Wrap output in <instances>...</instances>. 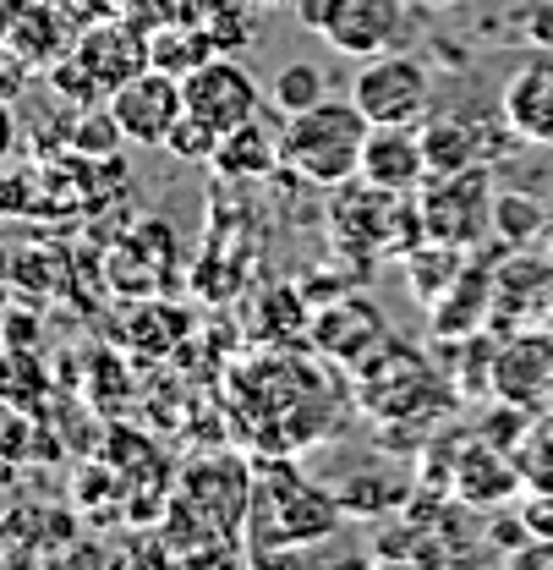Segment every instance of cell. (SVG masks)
Segmentation results:
<instances>
[{
  "mask_svg": "<svg viewBox=\"0 0 553 570\" xmlns=\"http://www.w3.org/2000/svg\"><path fill=\"white\" fill-rule=\"evenodd\" d=\"M422 142H427V165L433 176H455V170H472V165H493L504 148L487 142V127L477 121H461V116H438V121H422ZM427 176V181H433Z\"/></svg>",
  "mask_w": 553,
  "mask_h": 570,
  "instance_id": "e0dca14e",
  "label": "cell"
},
{
  "mask_svg": "<svg viewBox=\"0 0 553 570\" xmlns=\"http://www.w3.org/2000/svg\"><path fill=\"white\" fill-rule=\"evenodd\" d=\"M526 39L553 50V0H526Z\"/></svg>",
  "mask_w": 553,
  "mask_h": 570,
  "instance_id": "cb8c5ba5",
  "label": "cell"
},
{
  "mask_svg": "<svg viewBox=\"0 0 553 570\" xmlns=\"http://www.w3.org/2000/svg\"><path fill=\"white\" fill-rule=\"evenodd\" d=\"M296 11L350 61L395 50L412 22V0H296Z\"/></svg>",
  "mask_w": 553,
  "mask_h": 570,
  "instance_id": "8992f818",
  "label": "cell"
},
{
  "mask_svg": "<svg viewBox=\"0 0 553 570\" xmlns=\"http://www.w3.org/2000/svg\"><path fill=\"white\" fill-rule=\"evenodd\" d=\"M521 483H526V472H521V461H515L504 444L477 439V444H466L461 461H455V494L466 499V504H477V510L515 499Z\"/></svg>",
  "mask_w": 553,
  "mask_h": 570,
  "instance_id": "9a60e30c",
  "label": "cell"
},
{
  "mask_svg": "<svg viewBox=\"0 0 553 570\" xmlns=\"http://www.w3.org/2000/svg\"><path fill=\"white\" fill-rule=\"evenodd\" d=\"M350 99L362 105L373 127H412V121H427L433 110V71L406 50L367 56L350 77Z\"/></svg>",
  "mask_w": 553,
  "mask_h": 570,
  "instance_id": "52a82bcc",
  "label": "cell"
},
{
  "mask_svg": "<svg viewBox=\"0 0 553 570\" xmlns=\"http://www.w3.org/2000/svg\"><path fill=\"white\" fill-rule=\"evenodd\" d=\"M416 209H422V236L427 242H444V247H483L493 236V209H498V193L487 181V165L472 170H455V176H433L422 193H416Z\"/></svg>",
  "mask_w": 553,
  "mask_h": 570,
  "instance_id": "5b68a950",
  "label": "cell"
},
{
  "mask_svg": "<svg viewBox=\"0 0 553 570\" xmlns=\"http://www.w3.org/2000/svg\"><path fill=\"white\" fill-rule=\"evenodd\" d=\"M11 132H17V127H11V110H6V99H0V159H6V148H11Z\"/></svg>",
  "mask_w": 553,
  "mask_h": 570,
  "instance_id": "484cf974",
  "label": "cell"
},
{
  "mask_svg": "<svg viewBox=\"0 0 553 570\" xmlns=\"http://www.w3.org/2000/svg\"><path fill=\"white\" fill-rule=\"evenodd\" d=\"M105 105H110L116 127L127 132V142H138V148H165L170 127L187 116L181 77H170V71H159V67L127 77V82H121V88H116Z\"/></svg>",
  "mask_w": 553,
  "mask_h": 570,
  "instance_id": "30bf717a",
  "label": "cell"
},
{
  "mask_svg": "<svg viewBox=\"0 0 553 570\" xmlns=\"http://www.w3.org/2000/svg\"><path fill=\"white\" fill-rule=\"evenodd\" d=\"M373 132V121L362 116L356 99H318L313 110L279 116V154H285V176H296L302 187H324L335 193L362 170V142Z\"/></svg>",
  "mask_w": 553,
  "mask_h": 570,
  "instance_id": "7a4b0ae2",
  "label": "cell"
},
{
  "mask_svg": "<svg viewBox=\"0 0 553 570\" xmlns=\"http://www.w3.org/2000/svg\"><path fill=\"white\" fill-rule=\"evenodd\" d=\"M165 148H170L176 159H192V165H208V159H214V148H219V132H214V127H204L198 116H181V121L170 127V138H165Z\"/></svg>",
  "mask_w": 553,
  "mask_h": 570,
  "instance_id": "603a6c76",
  "label": "cell"
},
{
  "mask_svg": "<svg viewBox=\"0 0 553 570\" xmlns=\"http://www.w3.org/2000/svg\"><path fill=\"white\" fill-rule=\"evenodd\" d=\"M510 560H515V566H553V543H526V549H515V554H510Z\"/></svg>",
  "mask_w": 553,
  "mask_h": 570,
  "instance_id": "d4e9b609",
  "label": "cell"
},
{
  "mask_svg": "<svg viewBox=\"0 0 553 570\" xmlns=\"http://www.w3.org/2000/svg\"><path fill=\"white\" fill-rule=\"evenodd\" d=\"M269 99H275L279 116L313 110L318 99H329V94H324V67H318V61H290V67H279L275 82H269Z\"/></svg>",
  "mask_w": 553,
  "mask_h": 570,
  "instance_id": "ffe728a7",
  "label": "cell"
},
{
  "mask_svg": "<svg viewBox=\"0 0 553 570\" xmlns=\"http://www.w3.org/2000/svg\"><path fill=\"white\" fill-rule=\"evenodd\" d=\"M384 341H389V324H384V313L367 296H340V302L313 313V346L324 356H335V362L362 367Z\"/></svg>",
  "mask_w": 553,
  "mask_h": 570,
  "instance_id": "4fadbf2b",
  "label": "cell"
},
{
  "mask_svg": "<svg viewBox=\"0 0 553 570\" xmlns=\"http://www.w3.org/2000/svg\"><path fill=\"white\" fill-rule=\"evenodd\" d=\"M208 165H214L219 176H230V181H264V176H275V170H285L279 127H269V116L258 110L253 121H241L236 132L219 138V148H214Z\"/></svg>",
  "mask_w": 553,
  "mask_h": 570,
  "instance_id": "2e32d148",
  "label": "cell"
},
{
  "mask_svg": "<svg viewBox=\"0 0 553 570\" xmlns=\"http://www.w3.org/2000/svg\"><path fill=\"white\" fill-rule=\"evenodd\" d=\"M367 181L389 187V193H422L433 165H427V142H422V121L412 127H373L362 142V170Z\"/></svg>",
  "mask_w": 553,
  "mask_h": 570,
  "instance_id": "5bb4252c",
  "label": "cell"
},
{
  "mask_svg": "<svg viewBox=\"0 0 553 570\" xmlns=\"http://www.w3.org/2000/svg\"><path fill=\"white\" fill-rule=\"evenodd\" d=\"M181 94H187V116H198L219 138L236 132L241 121H253V116L264 110L258 77L241 67V61H230V56H214V61H204L192 77H181Z\"/></svg>",
  "mask_w": 553,
  "mask_h": 570,
  "instance_id": "9c48e42d",
  "label": "cell"
},
{
  "mask_svg": "<svg viewBox=\"0 0 553 570\" xmlns=\"http://www.w3.org/2000/svg\"><path fill=\"white\" fill-rule=\"evenodd\" d=\"M422 6H455V0H422Z\"/></svg>",
  "mask_w": 553,
  "mask_h": 570,
  "instance_id": "4316f807",
  "label": "cell"
},
{
  "mask_svg": "<svg viewBox=\"0 0 553 570\" xmlns=\"http://www.w3.org/2000/svg\"><path fill=\"white\" fill-rule=\"evenodd\" d=\"M515 461H521L526 483H537L543 494H553V417H543V423H526Z\"/></svg>",
  "mask_w": 553,
  "mask_h": 570,
  "instance_id": "7402d4cb",
  "label": "cell"
},
{
  "mask_svg": "<svg viewBox=\"0 0 553 570\" xmlns=\"http://www.w3.org/2000/svg\"><path fill=\"white\" fill-rule=\"evenodd\" d=\"M71 56L88 67V77H93V82L105 88V99H110L127 77L148 71V33H142L138 22H127V17H110V22L82 28V39L71 45Z\"/></svg>",
  "mask_w": 553,
  "mask_h": 570,
  "instance_id": "7c38bea8",
  "label": "cell"
},
{
  "mask_svg": "<svg viewBox=\"0 0 553 570\" xmlns=\"http://www.w3.org/2000/svg\"><path fill=\"white\" fill-rule=\"evenodd\" d=\"M329 236L335 247L367 264V258H406L422 236V209H416V193H389L367 176H350L335 187L329 198Z\"/></svg>",
  "mask_w": 553,
  "mask_h": 570,
  "instance_id": "3957f363",
  "label": "cell"
},
{
  "mask_svg": "<svg viewBox=\"0 0 553 570\" xmlns=\"http://www.w3.org/2000/svg\"><path fill=\"white\" fill-rule=\"evenodd\" d=\"M543 230V209L526 204L521 193H498V209H493V236L504 247H526L532 236Z\"/></svg>",
  "mask_w": 553,
  "mask_h": 570,
  "instance_id": "44dd1931",
  "label": "cell"
},
{
  "mask_svg": "<svg viewBox=\"0 0 553 570\" xmlns=\"http://www.w3.org/2000/svg\"><path fill=\"white\" fill-rule=\"evenodd\" d=\"M346 527V504L307 483L290 461L253 466V499H247V527H241V554L247 560H285L296 549H313Z\"/></svg>",
  "mask_w": 553,
  "mask_h": 570,
  "instance_id": "6da1fadb",
  "label": "cell"
},
{
  "mask_svg": "<svg viewBox=\"0 0 553 570\" xmlns=\"http://www.w3.org/2000/svg\"><path fill=\"white\" fill-rule=\"evenodd\" d=\"M247 499H253V466L230 450H208V455L181 466L170 521H187L219 554H236L230 538L247 527Z\"/></svg>",
  "mask_w": 553,
  "mask_h": 570,
  "instance_id": "277c9868",
  "label": "cell"
},
{
  "mask_svg": "<svg viewBox=\"0 0 553 570\" xmlns=\"http://www.w3.org/2000/svg\"><path fill=\"white\" fill-rule=\"evenodd\" d=\"M433 395H438V379L406 341H384L356 367V401L384 423H412L416 412L433 406Z\"/></svg>",
  "mask_w": 553,
  "mask_h": 570,
  "instance_id": "ba28073f",
  "label": "cell"
},
{
  "mask_svg": "<svg viewBox=\"0 0 553 570\" xmlns=\"http://www.w3.org/2000/svg\"><path fill=\"white\" fill-rule=\"evenodd\" d=\"M214 56H225V50L204 22H165L148 33V67L170 71V77H192Z\"/></svg>",
  "mask_w": 553,
  "mask_h": 570,
  "instance_id": "ac0fdd59",
  "label": "cell"
},
{
  "mask_svg": "<svg viewBox=\"0 0 553 570\" xmlns=\"http://www.w3.org/2000/svg\"><path fill=\"white\" fill-rule=\"evenodd\" d=\"M401 269H406V285H412V296L422 307H433L455 275L466 269V247H444V242H416L412 253L401 258Z\"/></svg>",
  "mask_w": 553,
  "mask_h": 570,
  "instance_id": "d6986e66",
  "label": "cell"
},
{
  "mask_svg": "<svg viewBox=\"0 0 553 570\" xmlns=\"http://www.w3.org/2000/svg\"><path fill=\"white\" fill-rule=\"evenodd\" d=\"M0 560H6V554H0Z\"/></svg>",
  "mask_w": 553,
  "mask_h": 570,
  "instance_id": "83f0119b",
  "label": "cell"
},
{
  "mask_svg": "<svg viewBox=\"0 0 553 570\" xmlns=\"http://www.w3.org/2000/svg\"><path fill=\"white\" fill-rule=\"evenodd\" d=\"M498 116L510 121V132L532 148H553V50H537L532 61L510 71L504 94H498Z\"/></svg>",
  "mask_w": 553,
  "mask_h": 570,
  "instance_id": "8fae6325",
  "label": "cell"
}]
</instances>
